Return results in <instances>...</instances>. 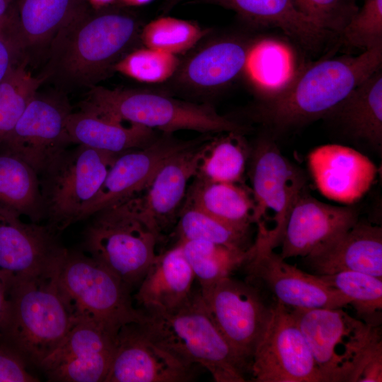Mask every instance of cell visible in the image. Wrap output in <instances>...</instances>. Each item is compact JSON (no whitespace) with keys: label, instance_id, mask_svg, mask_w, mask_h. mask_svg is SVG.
Masks as SVG:
<instances>
[{"label":"cell","instance_id":"8d00e7d4","mask_svg":"<svg viewBox=\"0 0 382 382\" xmlns=\"http://www.w3.org/2000/svg\"><path fill=\"white\" fill-rule=\"evenodd\" d=\"M197 24L170 16H162L143 26L140 41L145 47L178 55L193 48L205 35Z\"/></svg>","mask_w":382,"mask_h":382},{"label":"cell","instance_id":"3957f363","mask_svg":"<svg viewBox=\"0 0 382 382\" xmlns=\"http://www.w3.org/2000/svg\"><path fill=\"white\" fill-rule=\"evenodd\" d=\"M62 262L45 274L16 283L7 292L8 307L0 325V343L28 366L39 368L79 320L58 284Z\"/></svg>","mask_w":382,"mask_h":382},{"label":"cell","instance_id":"2e32d148","mask_svg":"<svg viewBox=\"0 0 382 382\" xmlns=\"http://www.w3.org/2000/svg\"><path fill=\"white\" fill-rule=\"evenodd\" d=\"M116 336L92 320L79 318L39 368L52 381L105 382Z\"/></svg>","mask_w":382,"mask_h":382},{"label":"cell","instance_id":"7c38bea8","mask_svg":"<svg viewBox=\"0 0 382 382\" xmlns=\"http://www.w3.org/2000/svg\"><path fill=\"white\" fill-rule=\"evenodd\" d=\"M71 112L64 95L37 92L0 144L1 152L20 158L41 175L74 144L66 129Z\"/></svg>","mask_w":382,"mask_h":382},{"label":"cell","instance_id":"f6af8a7d","mask_svg":"<svg viewBox=\"0 0 382 382\" xmlns=\"http://www.w3.org/2000/svg\"><path fill=\"white\" fill-rule=\"evenodd\" d=\"M11 0H0V21L8 15Z\"/></svg>","mask_w":382,"mask_h":382},{"label":"cell","instance_id":"cb8c5ba5","mask_svg":"<svg viewBox=\"0 0 382 382\" xmlns=\"http://www.w3.org/2000/svg\"><path fill=\"white\" fill-rule=\"evenodd\" d=\"M195 279L180 243L157 254L134 298L144 313L166 312L183 304Z\"/></svg>","mask_w":382,"mask_h":382},{"label":"cell","instance_id":"f35d334b","mask_svg":"<svg viewBox=\"0 0 382 382\" xmlns=\"http://www.w3.org/2000/svg\"><path fill=\"white\" fill-rule=\"evenodd\" d=\"M340 35L364 51L382 46V0H365Z\"/></svg>","mask_w":382,"mask_h":382},{"label":"cell","instance_id":"603a6c76","mask_svg":"<svg viewBox=\"0 0 382 382\" xmlns=\"http://www.w3.org/2000/svg\"><path fill=\"white\" fill-rule=\"evenodd\" d=\"M253 45L238 37L216 38L180 61L173 77L195 92L218 91L245 71Z\"/></svg>","mask_w":382,"mask_h":382},{"label":"cell","instance_id":"e575fe53","mask_svg":"<svg viewBox=\"0 0 382 382\" xmlns=\"http://www.w3.org/2000/svg\"><path fill=\"white\" fill-rule=\"evenodd\" d=\"M319 277L345 295L364 322L379 325L382 311L381 278L356 271H342Z\"/></svg>","mask_w":382,"mask_h":382},{"label":"cell","instance_id":"7402d4cb","mask_svg":"<svg viewBox=\"0 0 382 382\" xmlns=\"http://www.w3.org/2000/svg\"><path fill=\"white\" fill-rule=\"evenodd\" d=\"M312 274L356 271L382 277V228L358 221L352 228L302 257Z\"/></svg>","mask_w":382,"mask_h":382},{"label":"cell","instance_id":"4dcf8cb0","mask_svg":"<svg viewBox=\"0 0 382 382\" xmlns=\"http://www.w3.org/2000/svg\"><path fill=\"white\" fill-rule=\"evenodd\" d=\"M221 134L204 143L195 176L213 182L242 183L250 149L243 133Z\"/></svg>","mask_w":382,"mask_h":382},{"label":"cell","instance_id":"44dd1931","mask_svg":"<svg viewBox=\"0 0 382 382\" xmlns=\"http://www.w3.org/2000/svg\"><path fill=\"white\" fill-rule=\"evenodd\" d=\"M290 310L325 382L344 381L349 342L359 319L343 308Z\"/></svg>","mask_w":382,"mask_h":382},{"label":"cell","instance_id":"83f0119b","mask_svg":"<svg viewBox=\"0 0 382 382\" xmlns=\"http://www.w3.org/2000/svg\"><path fill=\"white\" fill-rule=\"evenodd\" d=\"M206 1L231 9L250 23L281 29L306 46L318 45L328 34L300 11L294 0Z\"/></svg>","mask_w":382,"mask_h":382},{"label":"cell","instance_id":"5b68a950","mask_svg":"<svg viewBox=\"0 0 382 382\" xmlns=\"http://www.w3.org/2000/svg\"><path fill=\"white\" fill-rule=\"evenodd\" d=\"M83 107L126 122L172 134L192 130L202 134L243 133L245 127L219 114L210 105L180 100L166 93L144 89H90Z\"/></svg>","mask_w":382,"mask_h":382},{"label":"cell","instance_id":"d6986e66","mask_svg":"<svg viewBox=\"0 0 382 382\" xmlns=\"http://www.w3.org/2000/svg\"><path fill=\"white\" fill-rule=\"evenodd\" d=\"M359 221L351 205L322 202L303 190L289 213L282 237L280 256L305 257L352 228Z\"/></svg>","mask_w":382,"mask_h":382},{"label":"cell","instance_id":"ffe728a7","mask_svg":"<svg viewBox=\"0 0 382 382\" xmlns=\"http://www.w3.org/2000/svg\"><path fill=\"white\" fill-rule=\"evenodd\" d=\"M313 181L325 197L351 205L371 188L377 175L375 164L355 149L340 144H325L308 156Z\"/></svg>","mask_w":382,"mask_h":382},{"label":"cell","instance_id":"30bf717a","mask_svg":"<svg viewBox=\"0 0 382 382\" xmlns=\"http://www.w3.org/2000/svg\"><path fill=\"white\" fill-rule=\"evenodd\" d=\"M200 293L217 328L250 374L253 354L267 329L275 301L270 303L264 291L254 284L231 276Z\"/></svg>","mask_w":382,"mask_h":382},{"label":"cell","instance_id":"4fadbf2b","mask_svg":"<svg viewBox=\"0 0 382 382\" xmlns=\"http://www.w3.org/2000/svg\"><path fill=\"white\" fill-rule=\"evenodd\" d=\"M255 382H325L289 308L274 303L250 369Z\"/></svg>","mask_w":382,"mask_h":382},{"label":"cell","instance_id":"7a4b0ae2","mask_svg":"<svg viewBox=\"0 0 382 382\" xmlns=\"http://www.w3.org/2000/svg\"><path fill=\"white\" fill-rule=\"evenodd\" d=\"M381 64L382 46L357 56L319 61L266 99L257 116L284 128L328 115L357 86L381 69Z\"/></svg>","mask_w":382,"mask_h":382},{"label":"cell","instance_id":"b9f144b4","mask_svg":"<svg viewBox=\"0 0 382 382\" xmlns=\"http://www.w3.org/2000/svg\"><path fill=\"white\" fill-rule=\"evenodd\" d=\"M28 367L16 352L0 343V382L38 381Z\"/></svg>","mask_w":382,"mask_h":382},{"label":"cell","instance_id":"ac0fdd59","mask_svg":"<svg viewBox=\"0 0 382 382\" xmlns=\"http://www.w3.org/2000/svg\"><path fill=\"white\" fill-rule=\"evenodd\" d=\"M209 138L206 136L173 155L146 187L134 195L142 218L161 238L175 226L188 183L197 173L204 143Z\"/></svg>","mask_w":382,"mask_h":382},{"label":"cell","instance_id":"ab89813d","mask_svg":"<svg viewBox=\"0 0 382 382\" xmlns=\"http://www.w3.org/2000/svg\"><path fill=\"white\" fill-rule=\"evenodd\" d=\"M301 13L326 32L341 34L357 13L356 0H294Z\"/></svg>","mask_w":382,"mask_h":382},{"label":"cell","instance_id":"ee69618b","mask_svg":"<svg viewBox=\"0 0 382 382\" xmlns=\"http://www.w3.org/2000/svg\"><path fill=\"white\" fill-rule=\"evenodd\" d=\"M117 0H86L96 9L105 8Z\"/></svg>","mask_w":382,"mask_h":382},{"label":"cell","instance_id":"d6a6232c","mask_svg":"<svg viewBox=\"0 0 382 382\" xmlns=\"http://www.w3.org/2000/svg\"><path fill=\"white\" fill-rule=\"evenodd\" d=\"M178 241L198 240L230 248L247 250L249 232L233 227L201 210L183 205L173 228Z\"/></svg>","mask_w":382,"mask_h":382},{"label":"cell","instance_id":"7bdbcfd3","mask_svg":"<svg viewBox=\"0 0 382 382\" xmlns=\"http://www.w3.org/2000/svg\"><path fill=\"white\" fill-rule=\"evenodd\" d=\"M8 307L7 289L0 279V325L3 323Z\"/></svg>","mask_w":382,"mask_h":382},{"label":"cell","instance_id":"52a82bcc","mask_svg":"<svg viewBox=\"0 0 382 382\" xmlns=\"http://www.w3.org/2000/svg\"><path fill=\"white\" fill-rule=\"evenodd\" d=\"M58 284L78 319L92 320L114 335L125 325L144 320V312L132 304L130 288L86 253L66 251Z\"/></svg>","mask_w":382,"mask_h":382},{"label":"cell","instance_id":"6da1fadb","mask_svg":"<svg viewBox=\"0 0 382 382\" xmlns=\"http://www.w3.org/2000/svg\"><path fill=\"white\" fill-rule=\"evenodd\" d=\"M132 14L88 6L55 34L41 74L62 90L89 88L110 76L114 66L140 40Z\"/></svg>","mask_w":382,"mask_h":382},{"label":"cell","instance_id":"7dc6e473","mask_svg":"<svg viewBox=\"0 0 382 382\" xmlns=\"http://www.w3.org/2000/svg\"><path fill=\"white\" fill-rule=\"evenodd\" d=\"M187 0H166L163 6V9L165 11L167 12L173 8L175 6Z\"/></svg>","mask_w":382,"mask_h":382},{"label":"cell","instance_id":"d590c367","mask_svg":"<svg viewBox=\"0 0 382 382\" xmlns=\"http://www.w3.org/2000/svg\"><path fill=\"white\" fill-rule=\"evenodd\" d=\"M45 81L41 75L33 76L23 60L0 83V144Z\"/></svg>","mask_w":382,"mask_h":382},{"label":"cell","instance_id":"f1b7e54d","mask_svg":"<svg viewBox=\"0 0 382 382\" xmlns=\"http://www.w3.org/2000/svg\"><path fill=\"white\" fill-rule=\"evenodd\" d=\"M379 69L357 86L328 115L352 137L371 145L382 144V73Z\"/></svg>","mask_w":382,"mask_h":382},{"label":"cell","instance_id":"9a60e30c","mask_svg":"<svg viewBox=\"0 0 382 382\" xmlns=\"http://www.w3.org/2000/svg\"><path fill=\"white\" fill-rule=\"evenodd\" d=\"M195 366L156 342L141 323H133L117 332L105 382H188L195 378Z\"/></svg>","mask_w":382,"mask_h":382},{"label":"cell","instance_id":"9c48e42d","mask_svg":"<svg viewBox=\"0 0 382 382\" xmlns=\"http://www.w3.org/2000/svg\"><path fill=\"white\" fill-rule=\"evenodd\" d=\"M249 163L257 237L274 248L280 244L291 209L306 189V180L301 169L268 139L259 140L250 149Z\"/></svg>","mask_w":382,"mask_h":382},{"label":"cell","instance_id":"4316f807","mask_svg":"<svg viewBox=\"0 0 382 382\" xmlns=\"http://www.w3.org/2000/svg\"><path fill=\"white\" fill-rule=\"evenodd\" d=\"M88 7L86 0H19L8 14L11 30L23 52L42 46L74 16Z\"/></svg>","mask_w":382,"mask_h":382},{"label":"cell","instance_id":"8992f818","mask_svg":"<svg viewBox=\"0 0 382 382\" xmlns=\"http://www.w3.org/2000/svg\"><path fill=\"white\" fill-rule=\"evenodd\" d=\"M89 218L82 244L86 254L130 289L139 284L157 255L161 238L141 217L134 196Z\"/></svg>","mask_w":382,"mask_h":382},{"label":"cell","instance_id":"1f68e13d","mask_svg":"<svg viewBox=\"0 0 382 382\" xmlns=\"http://www.w3.org/2000/svg\"><path fill=\"white\" fill-rule=\"evenodd\" d=\"M177 243L182 247L184 256L199 283L200 290L208 289L242 267L249 253V249L236 250L204 241Z\"/></svg>","mask_w":382,"mask_h":382},{"label":"cell","instance_id":"836d02e7","mask_svg":"<svg viewBox=\"0 0 382 382\" xmlns=\"http://www.w3.org/2000/svg\"><path fill=\"white\" fill-rule=\"evenodd\" d=\"M382 338L379 325L359 320L349 342L345 381L381 382Z\"/></svg>","mask_w":382,"mask_h":382},{"label":"cell","instance_id":"bcb514c9","mask_svg":"<svg viewBox=\"0 0 382 382\" xmlns=\"http://www.w3.org/2000/svg\"><path fill=\"white\" fill-rule=\"evenodd\" d=\"M125 5L129 6H139L151 3L154 0H119Z\"/></svg>","mask_w":382,"mask_h":382},{"label":"cell","instance_id":"484cf974","mask_svg":"<svg viewBox=\"0 0 382 382\" xmlns=\"http://www.w3.org/2000/svg\"><path fill=\"white\" fill-rule=\"evenodd\" d=\"M183 205L197 208L242 231L249 232L255 224L253 195L243 183L213 182L195 176Z\"/></svg>","mask_w":382,"mask_h":382},{"label":"cell","instance_id":"ba28073f","mask_svg":"<svg viewBox=\"0 0 382 382\" xmlns=\"http://www.w3.org/2000/svg\"><path fill=\"white\" fill-rule=\"evenodd\" d=\"M120 154L76 144L39 176L45 219L51 230L58 233L79 221Z\"/></svg>","mask_w":382,"mask_h":382},{"label":"cell","instance_id":"74e56055","mask_svg":"<svg viewBox=\"0 0 382 382\" xmlns=\"http://www.w3.org/2000/svg\"><path fill=\"white\" fill-rule=\"evenodd\" d=\"M178 55L144 47L133 49L115 65L114 72L145 83H161L173 78L180 64Z\"/></svg>","mask_w":382,"mask_h":382},{"label":"cell","instance_id":"8fae6325","mask_svg":"<svg viewBox=\"0 0 382 382\" xmlns=\"http://www.w3.org/2000/svg\"><path fill=\"white\" fill-rule=\"evenodd\" d=\"M245 280L290 308H343L348 299L319 276L290 265L265 241L256 238L243 265Z\"/></svg>","mask_w":382,"mask_h":382},{"label":"cell","instance_id":"277c9868","mask_svg":"<svg viewBox=\"0 0 382 382\" xmlns=\"http://www.w3.org/2000/svg\"><path fill=\"white\" fill-rule=\"evenodd\" d=\"M144 314L146 332L179 359L205 368L216 382L247 381L248 371L213 321L200 290L175 309Z\"/></svg>","mask_w":382,"mask_h":382},{"label":"cell","instance_id":"f546056e","mask_svg":"<svg viewBox=\"0 0 382 382\" xmlns=\"http://www.w3.org/2000/svg\"><path fill=\"white\" fill-rule=\"evenodd\" d=\"M0 207L33 223L45 218L39 175L20 158L1 151Z\"/></svg>","mask_w":382,"mask_h":382},{"label":"cell","instance_id":"60d3db41","mask_svg":"<svg viewBox=\"0 0 382 382\" xmlns=\"http://www.w3.org/2000/svg\"><path fill=\"white\" fill-rule=\"evenodd\" d=\"M8 15L0 21V83L21 62L23 51L11 32Z\"/></svg>","mask_w":382,"mask_h":382},{"label":"cell","instance_id":"e0dca14e","mask_svg":"<svg viewBox=\"0 0 382 382\" xmlns=\"http://www.w3.org/2000/svg\"><path fill=\"white\" fill-rule=\"evenodd\" d=\"M204 138L185 141L161 132L146 146L120 154L97 194L83 208L79 221L140 193L169 158Z\"/></svg>","mask_w":382,"mask_h":382},{"label":"cell","instance_id":"d4e9b609","mask_svg":"<svg viewBox=\"0 0 382 382\" xmlns=\"http://www.w3.org/2000/svg\"><path fill=\"white\" fill-rule=\"evenodd\" d=\"M66 129L74 144L112 153L141 148L159 134V132L83 106L69 115Z\"/></svg>","mask_w":382,"mask_h":382},{"label":"cell","instance_id":"5bb4252c","mask_svg":"<svg viewBox=\"0 0 382 382\" xmlns=\"http://www.w3.org/2000/svg\"><path fill=\"white\" fill-rule=\"evenodd\" d=\"M47 225L26 223L0 207V279L8 290L16 283L45 274L63 260L67 250Z\"/></svg>","mask_w":382,"mask_h":382}]
</instances>
